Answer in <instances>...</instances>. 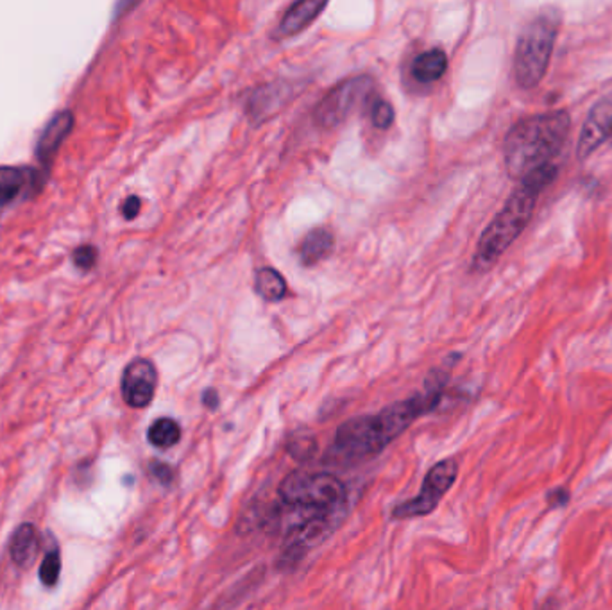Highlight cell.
<instances>
[{
    "label": "cell",
    "mask_w": 612,
    "mask_h": 610,
    "mask_svg": "<svg viewBox=\"0 0 612 610\" xmlns=\"http://www.w3.org/2000/svg\"><path fill=\"white\" fill-rule=\"evenodd\" d=\"M555 178L557 167L552 164L519 181V187L510 194L507 203L482 233L473 258V270L485 272L503 256V252L525 231L532 220L539 196L554 183Z\"/></svg>",
    "instance_id": "obj_1"
},
{
    "label": "cell",
    "mask_w": 612,
    "mask_h": 610,
    "mask_svg": "<svg viewBox=\"0 0 612 610\" xmlns=\"http://www.w3.org/2000/svg\"><path fill=\"white\" fill-rule=\"evenodd\" d=\"M572 128L568 111H550L518 120L505 137V167L512 180H525L532 172L552 165L564 147Z\"/></svg>",
    "instance_id": "obj_2"
},
{
    "label": "cell",
    "mask_w": 612,
    "mask_h": 610,
    "mask_svg": "<svg viewBox=\"0 0 612 610\" xmlns=\"http://www.w3.org/2000/svg\"><path fill=\"white\" fill-rule=\"evenodd\" d=\"M408 426L407 415L396 405L384 408L375 415L353 417L337 428L324 462L353 465L373 458L398 438Z\"/></svg>",
    "instance_id": "obj_3"
},
{
    "label": "cell",
    "mask_w": 612,
    "mask_h": 610,
    "mask_svg": "<svg viewBox=\"0 0 612 610\" xmlns=\"http://www.w3.org/2000/svg\"><path fill=\"white\" fill-rule=\"evenodd\" d=\"M278 494L285 507L310 510L314 516L337 517L348 503L344 482L328 471L297 469L281 482Z\"/></svg>",
    "instance_id": "obj_4"
},
{
    "label": "cell",
    "mask_w": 612,
    "mask_h": 610,
    "mask_svg": "<svg viewBox=\"0 0 612 610\" xmlns=\"http://www.w3.org/2000/svg\"><path fill=\"white\" fill-rule=\"evenodd\" d=\"M557 34L559 13L555 9H545L527 23L518 38L512 61L518 86L530 90L543 81L552 61Z\"/></svg>",
    "instance_id": "obj_5"
},
{
    "label": "cell",
    "mask_w": 612,
    "mask_h": 610,
    "mask_svg": "<svg viewBox=\"0 0 612 610\" xmlns=\"http://www.w3.org/2000/svg\"><path fill=\"white\" fill-rule=\"evenodd\" d=\"M375 90L371 75H355L333 86L314 110V120L323 129L341 126L355 110L366 104Z\"/></svg>",
    "instance_id": "obj_6"
},
{
    "label": "cell",
    "mask_w": 612,
    "mask_h": 610,
    "mask_svg": "<svg viewBox=\"0 0 612 610\" xmlns=\"http://www.w3.org/2000/svg\"><path fill=\"white\" fill-rule=\"evenodd\" d=\"M458 476V465L453 458H446L437 462L424 476L421 492L393 508V519L404 521L413 517H424L431 514L444 494L453 487L455 480Z\"/></svg>",
    "instance_id": "obj_7"
},
{
    "label": "cell",
    "mask_w": 612,
    "mask_h": 610,
    "mask_svg": "<svg viewBox=\"0 0 612 610\" xmlns=\"http://www.w3.org/2000/svg\"><path fill=\"white\" fill-rule=\"evenodd\" d=\"M158 387V371L147 358L133 360L122 375V398L131 408L149 407Z\"/></svg>",
    "instance_id": "obj_8"
},
{
    "label": "cell",
    "mask_w": 612,
    "mask_h": 610,
    "mask_svg": "<svg viewBox=\"0 0 612 610\" xmlns=\"http://www.w3.org/2000/svg\"><path fill=\"white\" fill-rule=\"evenodd\" d=\"M609 138H612V101L606 99L593 106L582 126L577 144L579 158H590Z\"/></svg>",
    "instance_id": "obj_9"
},
{
    "label": "cell",
    "mask_w": 612,
    "mask_h": 610,
    "mask_svg": "<svg viewBox=\"0 0 612 610\" xmlns=\"http://www.w3.org/2000/svg\"><path fill=\"white\" fill-rule=\"evenodd\" d=\"M74 128V115L70 111L58 113L43 129L38 144H36V158L41 164H50L56 156L63 140L70 135Z\"/></svg>",
    "instance_id": "obj_10"
},
{
    "label": "cell",
    "mask_w": 612,
    "mask_h": 610,
    "mask_svg": "<svg viewBox=\"0 0 612 610\" xmlns=\"http://www.w3.org/2000/svg\"><path fill=\"white\" fill-rule=\"evenodd\" d=\"M324 9L326 2L319 0H301L292 4L278 25L276 36L281 40L305 31Z\"/></svg>",
    "instance_id": "obj_11"
},
{
    "label": "cell",
    "mask_w": 612,
    "mask_h": 610,
    "mask_svg": "<svg viewBox=\"0 0 612 610\" xmlns=\"http://www.w3.org/2000/svg\"><path fill=\"white\" fill-rule=\"evenodd\" d=\"M11 559L20 568H29L40 552L38 530L31 523H22L11 537Z\"/></svg>",
    "instance_id": "obj_12"
},
{
    "label": "cell",
    "mask_w": 612,
    "mask_h": 610,
    "mask_svg": "<svg viewBox=\"0 0 612 610\" xmlns=\"http://www.w3.org/2000/svg\"><path fill=\"white\" fill-rule=\"evenodd\" d=\"M288 88L287 86H278V84H265L258 88L249 102H247V111L253 119L262 120L269 113L278 111L288 99Z\"/></svg>",
    "instance_id": "obj_13"
},
{
    "label": "cell",
    "mask_w": 612,
    "mask_h": 610,
    "mask_svg": "<svg viewBox=\"0 0 612 610\" xmlns=\"http://www.w3.org/2000/svg\"><path fill=\"white\" fill-rule=\"evenodd\" d=\"M448 68V56L442 49H430L419 54L412 63V75L424 84L439 81Z\"/></svg>",
    "instance_id": "obj_14"
},
{
    "label": "cell",
    "mask_w": 612,
    "mask_h": 610,
    "mask_svg": "<svg viewBox=\"0 0 612 610\" xmlns=\"http://www.w3.org/2000/svg\"><path fill=\"white\" fill-rule=\"evenodd\" d=\"M34 171L16 167H0V208L13 203L25 189L34 187Z\"/></svg>",
    "instance_id": "obj_15"
},
{
    "label": "cell",
    "mask_w": 612,
    "mask_h": 610,
    "mask_svg": "<svg viewBox=\"0 0 612 610\" xmlns=\"http://www.w3.org/2000/svg\"><path fill=\"white\" fill-rule=\"evenodd\" d=\"M333 245H335V240H333V234L328 229H323V227L312 229L303 238V243L299 247L301 261L305 265H315V263H319L321 260H324L326 256L332 254Z\"/></svg>",
    "instance_id": "obj_16"
},
{
    "label": "cell",
    "mask_w": 612,
    "mask_h": 610,
    "mask_svg": "<svg viewBox=\"0 0 612 610\" xmlns=\"http://www.w3.org/2000/svg\"><path fill=\"white\" fill-rule=\"evenodd\" d=\"M254 290L262 299L269 303H276L287 296V281L281 276V272H278L276 269L263 267L256 272Z\"/></svg>",
    "instance_id": "obj_17"
},
{
    "label": "cell",
    "mask_w": 612,
    "mask_h": 610,
    "mask_svg": "<svg viewBox=\"0 0 612 610\" xmlns=\"http://www.w3.org/2000/svg\"><path fill=\"white\" fill-rule=\"evenodd\" d=\"M147 440L158 449H171L182 440V426L171 417H160L149 426Z\"/></svg>",
    "instance_id": "obj_18"
},
{
    "label": "cell",
    "mask_w": 612,
    "mask_h": 610,
    "mask_svg": "<svg viewBox=\"0 0 612 610\" xmlns=\"http://www.w3.org/2000/svg\"><path fill=\"white\" fill-rule=\"evenodd\" d=\"M40 580L45 588H56L61 575V555L58 550H50L40 566Z\"/></svg>",
    "instance_id": "obj_19"
},
{
    "label": "cell",
    "mask_w": 612,
    "mask_h": 610,
    "mask_svg": "<svg viewBox=\"0 0 612 610\" xmlns=\"http://www.w3.org/2000/svg\"><path fill=\"white\" fill-rule=\"evenodd\" d=\"M315 449H317L315 438H314V437H306V435H303V437H297V435H296V437L290 438V444H288L290 455H292L294 458H297V460H308V458H312L314 453H315Z\"/></svg>",
    "instance_id": "obj_20"
},
{
    "label": "cell",
    "mask_w": 612,
    "mask_h": 610,
    "mask_svg": "<svg viewBox=\"0 0 612 610\" xmlns=\"http://www.w3.org/2000/svg\"><path fill=\"white\" fill-rule=\"evenodd\" d=\"M371 120L375 124V128L378 129H387L391 128V124L395 122V110L387 101H377L371 111Z\"/></svg>",
    "instance_id": "obj_21"
},
{
    "label": "cell",
    "mask_w": 612,
    "mask_h": 610,
    "mask_svg": "<svg viewBox=\"0 0 612 610\" xmlns=\"http://www.w3.org/2000/svg\"><path fill=\"white\" fill-rule=\"evenodd\" d=\"M72 260L81 270H90L97 263V249L93 245H81L74 251Z\"/></svg>",
    "instance_id": "obj_22"
},
{
    "label": "cell",
    "mask_w": 612,
    "mask_h": 610,
    "mask_svg": "<svg viewBox=\"0 0 612 610\" xmlns=\"http://www.w3.org/2000/svg\"><path fill=\"white\" fill-rule=\"evenodd\" d=\"M151 474L160 482L169 485L174 480V469L169 464H162V462H153L151 464Z\"/></svg>",
    "instance_id": "obj_23"
},
{
    "label": "cell",
    "mask_w": 612,
    "mask_h": 610,
    "mask_svg": "<svg viewBox=\"0 0 612 610\" xmlns=\"http://www.w3.org/2000/svg\"><path fill=\"white\" fill-rule=\"evenodd\" d=\"M568 501H570V492L566 489H555L548 494V505L552 508H561L568 505Z\"/></svg>",
    "instance_id": "obj_24"
},
{
    "label": "cell",
    "mask_w": 612,
    "mask_h": 610,
    "mask_svg": "<svg viewBox=\"0 0 612 610\" xmlns=\"http://www.w3.org/2000/svg\"><path fill=\"white\" fill-rule=\"evenodd\" d=\"M140 208H142V201L137 198V196H131L128 198L124 204H122V215L128 218V220H133L138 213H140Z\"/></svg>",
    "instance_id": "obj_25"
},
{
    "label": "cell",
    "mask_w": 612,
    "mask_h": 610,
    "mask_svg": "<svg viewBox=\"0 0 612 610\" xmlns=\"http://www.w3.org/2000/svg\"><path fill=\"white\" fill-rule=\"evenodd\" d=\"M218 394H217V391H213V389H209V391H206L203 394V403L204 407L209 408V410H215V408L218 407Z\"/></svg>",
    "instance_id": "obj_26"
}]
</instances>
